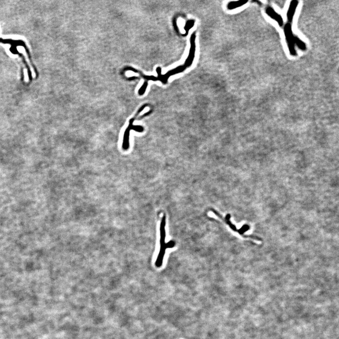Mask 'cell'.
Here are the masks:
<instances>
[{"label":"cell","instance_id":"obj_3","mask_svg":"<svg viewBox=\"0 0 339 339\" xmlns=\"http://www.w3.org/2000/svg\"><path fill=\"white\" fill-rule=\"evenodd\" d=\"M266 13L270 18L276 21L280 26L281 27L283 25V20L281 16L276 13L272 8L270 7H267L266 9Z\"/></svg>","mask_w":339,"mask_h":339},{"label":"cell","instance_id":"obj_2","mask_svg":"<svg viewBox=\"0 0 339 339\" xmlns=\"http://www.w3.org/2000/svg\"><path fill=\"white\" fill-rule=\"evenodd\" d=\"M164 226H165V218H164L161 225V250L156 262V266L157 267H160L162 265L163 257L164 254V251H165V249L164 248V243L165 236Z\"/></svg>","mask_w":339,"mask_h":339},{"label":"cell","instance_id":"obj_7","mask_svg":"<svg viewBox=\"0 0 339 339\" xmlns=\"http://www.w3.org/2000/svg\"><path fill=\"white\" fill-rule=\"evenodd\" d=\"M295 45L296 44L300 50L304 51L306 49V45L305 43L302 41L301 40L299 39L298 37L294 36Z\"/></svg>","mask_w":339,"mask_h":339},{"label":"cell","instance_id":"obj_5","mask_svg":"<svg viewBox=\"0 0 339 339\" xmlns=\"http://www.w3.org/2000/svg\"><path fill=\"white\" fill-rule=\"evenodd\" d=\"M131 129L127 127L125 131L124 134V140H123V148L124 150H127L129 148V136H130Z\"/></svg>","mask_w":339,"mask_h":339},{"label":"cell","instance_id":"obj_8","mask_svg":"<svg viewBox=\"0 0 339 339\" xmlns=\"http://www.w3.org/2000/svg\"><path fill=\"white\" fill-rule=\"evenodd\" d=\"M147 85H148L147 82L145 81L144 85L142 86L141 88L139 89V95H142L144 93L146 90V87H147Z\"/></svg>","mask_w":339,"mask_h":339},{"label":"cell","instance_id":"obj_4","mask_svg":"<svg viewBox=\"0 0 339 339\" xmlns=\"http://www.w3.org/2000/svg\"><path fill=\"white\" fill-rule=\"evenodd\" d=\"M298 5V2L296 0H294L291 2L290 4L289 8L287 13V19L289 23H291L293 20L294 15L296 8Z\"/></svg>","mask_w":339,"mask_h":339},{"label":"cell","instance_id":"obj_6","mask_svg":"<svg viewBox=\"0 0 339 339\" xmlns=\"http://www.w3.org/2000/svg\"><path fill=\"white\" fill-rule=\"evenodd\" d=\"M248 1H239L237 2H230L228 5V9H234L236 8L239 7L241 6L244 4H246Z\"/></svg>","mask_w":339,"mask_h":339},{"label":"cell","instance_id":"obj_1","mask_svg":"<svg viewBox=\"0 0 339 339\" xmlns=\"http://www.w3.org/2000/svg\"><path fill=\"white\" fill-rule=\"evenodd\" d=\"M284 31L290 53L293 56H295L296 52L295 49L294 36L292 32L291 23L288 22L286 24Z\"/></svg>","mask_w":339,"mask_h":339}]
</instances>
